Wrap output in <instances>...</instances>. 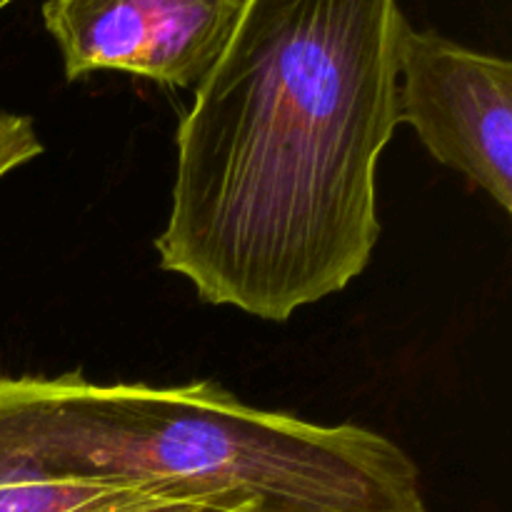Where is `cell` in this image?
I'll use <instances>...</instances> for the list:
<instances>
[{"label":"cell","instance_id":"obj_1","mask_svg":"<svg viewBox=\"0 0 512 512\" xmlns=\"http://www.w3.org/2000/svg\"><path fill=\"white\" fill-rule=\"evenodd\" d=\"M398 0H248L178 125L160 268L285 323L365 273L398 128Z\"/></svg>","mask_w":512,"mask_h":512},{"label":"cell","instance_id":"obj_2","mask_svg":"<svg viewBox=\"0 0 512 512\" xmlns=\"http://www.w3.org/2000/svg\"><path fill=\"white\" fill-rule=\"evenodd\" d=\"M0 478L178 485L248 512H428L390 438L250 408L210 380L0 375Z\"/></svg>","mask_w":512,"mask_h":512},{"label":"cell","instance_id":"obj_3","mask_svg":"<svg viewBox=\"0 0 512 512\" xmlns=\"http://www.w3.org/2000/svg\"><path fill=\"white\" fill-rule=\"evenodd\" d=\"M398 123L438 163L512 213V65L405 20L398 35Z\"/></svg>","mask_w":512,"mask_h":512},{"label":"cell","instance_id":"obj_4","mask_svg":"<svg viewBox=\"0 0 512 512\" xmlns=\"http://www.w3.org/2000/svg\"><path fill=\"white\" fill-rule=\"evenodd\" d=\"M248 0H45L43 23L68 80L98 70L198 88Z\"/></svg>","mask_w":512,"mask_h":512},{"label":"cell","instance_id":"obj_5","mask_svg":"<svg viewBox=\"0 0 512 512\" xmlns=\"http://www.w3.org/2000/svg\"><path fill=\"white\" fill-rule=\"evenodd\" d=\"M0 512H248L178 485L0 478Z\"/></svg>","mask_w":512,"mask_h":512},{"label":"cell","instance_id":"obj_6","mask_svg":"<svg viewBox=\"0 0 512 512\" xmlns=\"http://www.w3.org/2000/svg\"><path fill=\"white\" fill-rule=\"evenodd\" d=\"M43 153L35 125L28 115L0 113V180Z\"/></svg>","mask_w":512,"mask_h":512},{"label":"cell","instance_id":"obj_7","mask_svg":"<svg viewBox=\"0 0 512 512\" xmlns=\"http://www.w3.org/2000/svg\"><path fill=\"white\" fill-rule=\"evenodd\" d=\"M10 3H13V0H0V10H3V8H8Z\"/></svg>","mask_w":512,"mask_h":512}]
</instances>
